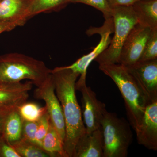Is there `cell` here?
I'll list each match as a JSON object with an SVG mask.
<instances>
[{
    "instance_id": "cell-16",
    "label": "cell",
    "mask_w": 157,
    "mask_h": 157,
    "mask_svg": "<svg viewBox=\"0 0 157 157\" xmlns=\"http://www.w3.org/2000/svg\"><path fill=\"white\" fill-rule=\"evenodd\" d=\"M22 125V119L17 109H14L6 116L1 134L11 145L21 139Z\"/></svg>"
},
{
    "instance_id": "cell-26",
    "label": "cell",
    "mask_w": 157,
    "mask_h": 157,
    "mask_svg": "<svg viewBox=\"0 0 157 157\" xmlns=\"http://www.w3.org/2000/svg\"><path fill=\"white\" fill-rule=\"evenodd\" d=\"M25 23L17 21V22H6L0 21V34L5 32L14 29L18 26H21L25 24Z\"/></svg>"
},
{
    "instance_id": "cell-7",
    "label": "cell",
    "mask_w": 157,
    "mask_h": 157,
    "mask_svg": "<svg viewBox=\"0 0 157 157\" xmlns=\"http://www.w3.org/2000/svg\"><path fill=\"white\" fill-rule=\"evenodd\" d=\"M34 96L45 102L51 123L63 142L66 135L64 118L61 105L56 94L51 74L43 83L37 87L34 91Z\"/></svg>"
},
{
    "instance_id": "cell-6",
    "label": "cell",
    "mask_w": 157,
    "mask_h": 157,
    "mask_svg": "<svg viewBox=\"0 0 157 157\" xmlns=\"http://www.w3.org/2000/svg\"><path fill=\"white\" fill-rule=\"evenodd\" d=\"M86 76H79L75 88L82 94V114L86 132H90L101 127V120L107 109L105 104L99 101L94 92L86 86Z\"/></svg>"
},
{
    "instance_id": "cell-10",
    "label": "cell",
    "mask_w": 157,
    "mask_h": 157,
    "mask_svg": "<svg viewBox=\"0 0 157 157\" xmlns=\"http://www.w3.org/2000/svg\"><path fill=\"white\" fill-rule=\"evenodd\" d=\"M128 68L149 102L157 101V59Z\"/></svg>"
},
{
    "instance_id": "cell-13",
    "label": "cell",
    "mask_w": 157,
    "mask_h": 157,
    "mask_svg": "<svg viewBox=\"0 0 157 157\" xmlns=\"http://www.w3.org/2000/svg\"><path fill=\"white\" fill-rule=\"evenodd\" d=\"M73 157H104L103 138L101 127L86 132L78 139Z\"/></svg>"
},
{
    "instance_id": "cell-11",
    "label": "cell",
    "mask_w": 157,
    "mask_h": 157,
    "mask_svg": "<svg viewBox=\"0 0 157 157\" xmlns=\"http://www.w3.org/2000/svg\"><path fill=\"white\" fill-rule=\"evenodd\" d=\"M137 143L151 150H157V101L147 105L142 120L135 131Z\"/></svg>"
},
{
    "instance_id": "cell-4",
    "label": "cell",
    "mask_w": 157,
    "mask_h": 157,
    "mask_svg": "<svg viewBox=\"0 0 157 157\" xmlns=\"http://www.w3.org/2000/svg\"><path fill=\"white\" fill-rule=\"evenodd\" d=\"M128 121L117 114L106 111L101 120L104 157L128 156L133 133Z\"/></svg>"
},
{
    "instance_id": "cell-19",
    "label": "cell",
    "mask_w": 157,
    "mask_h": 157,
    "mask_svg": "<svg viewBox=\"0 0 157 157\" xmlns=\"http://www.w3.org/2000/svg\"><path fill=\"white\" fill-rule=\"evenodd\" d=\"M11 145L21 157H52L42 147L23 138Z\"/></svg>"
},
{
    "instance_id": "cell-17",
    "label": "cell",
    "mask_w": 157,
    "mask_h": 157,
    "mask_svg": "<svg viewBox=\"0 0 157 157\" xmlns=\"http://www.w3.org/2000/svg\"><path fill=\"white\" fill-rule=\"evenodd\" d=\"M42 148L52 157H68L64 149L63 142L51 122L48 132L42 141Z\"/></svg>"
},
{
    "instance_id": "cell-18",
    "label": "cell",
    "mask_w": 157,
    "mask_h": 157,
    "mask_svg": "<svg viewBox=\"0 0 157 157\" xmlns=\"http://www.w3.org/2000/svg\"><path fill=\"white\" fill-rule=\"evenodd\" d=\"M71 0H30L29 5L28 18L41 13L58 11L64 8Z\"/></svg>"
},
{
    "instance_id": "cell-25",
    "label": "cell",
    "mask_w": 157,
    "mask_h": 157,
    "mask_svg": "<svg viewBox=\"0 0 157 157\" xmlns=\"http://www.w3.org/2000/svg\"><path fill=\"white\" fill-rule=\"evenodd\" d=\"M0 157H21L14 147L0 134Z\"/></svg>"
},
{
    "instance_id": "cell-29",
    "label": "cell",
    "mask_w": 157,
    "mask_h": 157,
    "mask_svg": "<svg viewBox=\"0 0 157 157\" xmlns=\"http://www.w3.org/2000/svg\"><path fill=\"white\" fill-rule=\"evenodd\" d=\"M0 1H1V0H0Z\"/></svg>"
},
{
    "instance_id": "cell-1",
    "label": "cell",
    "mask_w": 157,
    "mask_h": 157,
    "mask_svg": "<svg viewBox=\"0 0 157 157\" xmlns=\"http://www.w3.org/2000/svg\"><path fill=\"white\" fill-rule=\"evenodd\" d=\"M51 74L64 118L66 135L64 149L68 157H73L76 143L86 132L81 109L76 94L75 84L79 75L62 67L51 70Z\"/></svg>"
},
{
    "instance_id": "cell-20",
    "label": "cell",
    "mask_w": 157,
    "mask_h": 157,
    "mask_svg": "<svg viewBox=\"0 0 157 157\" xmlns=\"http://www.w3.org/2000/svg\"><path fill=\"white\" fill-rule=\"evenodd\" d=\"M23 120L27 121H37L47 113L46 107H41L33 102H25L17 108Z\"/></svg>"
},
{
    "instance_id": "cell-8",
    "label": "cell",
    "mask_w": 157,
    "mask_h": 157,
    "mask_svg": "<svg viewBox=\"0 0 157 157\" xmlns=\"http://www.w3.org/2000/svg\"><path fill=\"white\" fill-rule=\"evenodd\" d=\"M151 30L137 23L132 29L121 49L118 63L128 67L139 61Z\"/></svg>"
},
{
    "instance_id": "cell-14",
    "label": "cell",
    "mask_w": 157,
    "mask_h": 157,
    "mask_svg": "<svg viewBox=\"0 0 157 157\" xmlns=\"http://www.w3.org/2000/svg\"><path fill=\"white\" fill-rule=\"evenodd\" d=\"M30 0H1L0 21L26 23Z\"/></svg>"
},
{
    "instance_id": "cell-2",
    "label": "cell",
    "mask_w": 157,
    "mask_h": 157,
    "mask_svg": "<svg viewBox=\"0 0 157 157\" xmlns=\"http://www.w3.org/2000/svg\"><path fill=\"white\" fill-rule=\"evenodd\" d=\"M99 69L110 77L119 89L124 101L128 122L135 132L150 102L127 67L115 63L99 65Z\"/></svg>"
},
{
    "instance_id": "cell-27",
    "label": "cell",
    "mask_w": 157,
    "mask_h": 157,
    "mask_svg": "<svg viewBox=\"0 0 157 157\" xmlns=\"http://www.w3.org/2000/svg\"><path fill=\"white\" fill-rule=\"evenodd\" d=\"M137 0H107L111 8L117 6H132Z\"/></svg>"
},
{
    "instance_id": "cell-22",
    "label": "cell",
    "mask_w": 157,
    "mask_h": 157,
    "mask_svg": "<svg viewBox=\"0 0 157 157\" xmlns=\"http://www.w3.org/2000/svg\"><path fill=\"white\" fill-rule=\"evenodd\" d=\"M70 3H82L92 6L103 13L105 20L112 18V9L107 0H71Z\"/></svg>"
},
{
    "instance_id": "cell-3",
    "label": "cell",
    "mask_w": 157,
    "mask_h": 157,
    "mask_svg": "<svg viewBox=\"0 0 157 157\" xmlns=\"http://www.w3.org/2000/svg\"><path fill=\"white\" fill-rule=\"evenodd\" d=\"M51 70L42 61L18 53L0 56V84L29 79L37 87L48 78Z\"/></svg>"
},
{
    "instance_id": "cell-23",
    "label": "cell",
    "mask_w": 157,
    "mask_h": 157,
    "mask_svg": "<svg viewBox=\"0 0 157 157\" xmlns=\"http://www.w3.org/2000/svg\"><path fill=\"white\" fill-rule=\"evenodd\" d=\"M50 123V118L47 112L38 121L36 135V142L37 145L42 148V141L48 132Z\"/></svg>"
},
{
    "instance_id": "cell-9",
    "label": "cell",
    "mask_w": 157,
    "mask_h": 157,
    "mask_svg": "<svg viewBox=\"0 0 157 157\" xmlns=\"http://www.w3.org/2000/svg\"><path fill=\"white\" fill-rule=\"evenodd\" d=\"M113 33V18L106 20L104 25L99 28H92L86 31L88 36L98 33L101 36V39L98 45L91 52L78 59L75 63L70 66L62 67L64 69H69L79 76L86 75L89 66L106 48L111 41L110 35Z\"/></svg>"
},
{
    "instance_id": "cell-24",
    "label": "cell",
    "mask_w": 157,
    "mask_h": 157,
    "mask_svg": "<svg viewBox=\"0 0 157 157\" xmlns=\"http://www.w3.org/2000/svg\"><path fill=\"white\" fill-rule=\"evenodd\" d=\"M38 125L37 121H27L23 120L21 138L37 144L36 140V132Z\"/></svg>"
},
{
    "instance_id": "cell-15",
    "label": "cell",
    "mask_w": 157,
    "mask_h": 157,
    "mask_svg": "<svg viewBox=\"0 0 157 157\" xmlns=\"http://www.w3.org/2000/svg\"><path fill=\"white\" fill-rule=\"evenodd\" d=\"M132 6L138 23L157 29V0H137Z\"/></svg>"
},
{
    "instance_id": "cell-28",
    "label": "cell",
    "mask_w": 157,
    "mask_h": 157,
    "mask_svg": "<svg viewBox=\"0 0 157 157\" xmlns=\"http://www.w3.org/2000/svg\"><path fill=\"white\" fill-rule=\"evenodd\" d=\"M10 112H5V111H1L0 110V134L2 133L3 124L6 118V116Z\"/></svg>"
},
{
    "instance_id": "cell-21",
    "label": "cell",
    "mask_w": 157,
    "mask_h": 157,
    "mask_svg": "<svg viewBox=\"0 0 157 157\" xmlns=\"http://www.w3.org/2000/svg\"><path fill=\"white\" fill-rule=\"evenodd\" d=\"M157 59V29L151 30L150 35L139 61L143 62Z\"/></svg>"
},
{
    "instance_id": "cell-5",
    "label": "cell",
    "mask_w": 157,
    "mask_h": 157,
    "mask_svg": "<svg viewBox=\"0 0 157 157\" xmlns=\"http://www.w3.org/2000/svg\"><path fill=\"white\" fill-rule=\"evenodd\" d=\"M114 36L110 43L94 60L99 65L118 63L121 49L132 29L138 23L132 6L112 8Z\"/></svg>"
},
{
    "instance_id": "cell-12",
    "label": "cell",
    "mask_w": 157,
    "mask_h": 157,
    "mask_svg": "<svg viewBox=\"0 0 157 157\" xmlns=\"http://www.w3.org/2000/svg\"><path fill=\"white\" fill-rule=\"evenodd\" d=\"M33 84L30 81L0 84V110L10 112L26 102Z\"/></svg>"
}]
</instances>
